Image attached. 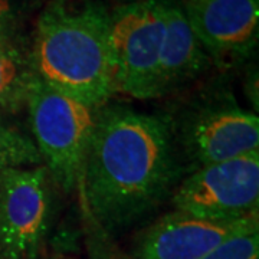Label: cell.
<instances>
[{
    "label": "cell",
    "mask_w": 259,
    "mask_h": 259,
    "mask_svg": "<svg viewBox=\"0 0 259 259\" xmlns=\"http://www.w3.org/2000/svg\"><path fill=\"white\" fill-rule=\"evenodd\" d=\"M182 171L167 118L101 107L78 186L94 221L107 232H118L173 194Z\"/></svg>",
    "instance_id": "1"
},
{
    "label": "cell",
    "mask_w": 259,
    "mask_h": 259,
    "mask_svg": "<svg viewBox=\"0 0 259 259\" xmlns=\"http://www.w3.org/2000/svg\"><path fill=\"white\" fill-rule=\"evenodd\" d=\"M40 82L104 107L115 94L108 10L93 0H58L39 15L29 52Z\"/></svg>",
    "instance_id": "2"
},
{
    "label": "cell",
    "mask_w": 259,
    "mask_h": 259,
    "mask_svg": "<svg viewBox=\"0 0 259 259\" xmlns=\"http://www.w3.org/2000/svg\"><path fill=\"white\" fill-rule=\"evenodd\" d=\"M26 105L33 141L52 183L66 193L72 192L79 183L101 107L58 93L36 76Z\"/></svg>",
    "instance_id": "3"
},
{
    "label": "cell",
    "mask_w": 259,
    "mask_h": 259,
    "mask_svg": "<svg viewBox=\"0 0 259 259\" xmlns=\"http://www.w3.org/2000/svg\"><path fill=\"white\" fill-rule=\"evenodd\" d=\"M168 124L182 160L193 170L259 151L258 115L232 93H204Z\"/></svg>",
    "instance_id": "4"
},
{
    "label": "cell",
    "mask_w": 259,
    "mask_h": 259,
    "mask_svg": "<svg viewBox=\"0 0 259 259\" xmlns=\"http://www.w3.org/2000/svg\"><path fill=\"white\" fill-rule=\"evenodd\" d=\"M164 30V0L118 5L108 12L115 93L136 100L157 98Z\"/></svg>",
    "instance_id": "5"
},
{
    "label": "cell",
    "mask_w": 259,
    "mask_h": 259,
    "mask_svg": "<svg viewBox=\"0 0 259 259\" xmlns=\"http://www.w3.org/2000/svg\"><path fill=\"white\" fill-rule=\"evenodd\" d=\"M176 210L232 221L259 213V151L193 170L171 194Z\"/></svg>",
    "instance_id": "6"
},
{
    "label": "cell",
    "mask_w": 259,
    "mask_h": 259,
    "mask_svg": "<svg viewBox=\"0 0 259 259\" xmlns=\"http://www.w3.org/2000/svg\"><path fill=\"white\" fill-rule=\"evenodd\" d=\"M52 185L45 166L0 175V259H35L49 223Z\"/></svg>",
    "instance_id": "7"
},
{
    "label": "cell",
    "mask_w": 259,
    "mask_h": 259,
    "mask_svg": "<svg viewBox=\"0 0 259 259\" xmlns=\"http://www.w3.org/2000/svg\"><path fill=\"white\" fill-rule=\"evenodd\" d=\"M180 8L204 52L218 64H238L253 52L259 0H183Z\"/></svg>",
    "instance_id": "8"
},
{
    "label": "cell",
    "mask_w": 259,
    "mask_h": 259,
    "mask_svg": "<svg viewBox=\"0 0 259 259\" xmlns=\"http://www.w3.org/2000/svg\"><path fill=\"white\" fill-rule=\"evenodd\" d=\"M258 225V214L219 221L175 210L141 232L133 258L203 259L222 242Z\"/></svg>",
    "instance_id": "9"
},
{
    "label": "cell",
    "mask_w": 259,
    "mask_h": 259,
    "mask_svg": "<svg viewBox=\"0 0 259 259\" xmlns=\"http://www.w3.org/2000/svg\"><path fill=\"white\" fill-rule=\"evenodd\" d=\"M164 22L157 98L170 95L199 78L212 61L194 36L180 3L164 0Z\"/></svg>",
    "instance_id": "10"
},
{
    "label": "cell",
    "mask_w": 259,
    "mask_h": 259,
    "mask_svg": "<svg viewBox=\"0 0 259 259\" xmlns=\"http://www.w3.org/2000/svg\"><path fill=\"white\" fill-rule=\"evenodd\" d=\"M33 78L29 54L12 39L9 29L0 30V108H15L26 102Z\"/></svg>",
    "instance_id": "11"
},
{
    "label": "cell",
    "mask_w": 259,
    "mask_h": 259,
    "mask_svg": "<svg viewBox=\"0 0 259 259\" xmlns=\"http://www.w3.org/2000/svg\"><path fill=\"white\" fill-rule=\"evenodd\" d=\"M37 166H42V158L35 141L0 122V175L13 168Z\"/></svg>",
    "instance_id": "12"
},
{
    "label": "cell",
    "mask_w": 259,
    "mask_h": 259,
    "mask_svg": "<svg viewBox=\"0 0 259 259\" xmlns=\"http://www.w3.org/2000/svg\"><path fill=\"white\" fill-rule=\"evenodd\" d=\"M203 259H259V225L226 239Z\"/></svg>",
    "instance_id": "13"
},
{
    "label": "cell",
    "mask_w": 259,
    "mask_h": 259,
    "mask_svg": "<svg viewBox=\"0 0 259 259\" xmlns=\"http://www.w3.org/2000/svg\"><path fill=\"white\" fill-rule=\"evenodd\" d=\"M12 18H13L12 0H0V30L9 29Z\"/></svg>",
    "instance_id": "14"
},
{
    "label": "cell",
    "mask_w": 259,
    "mask_h": 259,
    "mask_svg": "<svg viewBox=\"0 0 259 259\" xmlns=\"http://www.w3.org/2000/svg\"><path fill=\"white\" fill-rule=\"evenodd\" d=\"M137 2H143V0H118V5H130V3H137Z\"/></svg>",
    "instance_id": "15"
}]
</instances>
